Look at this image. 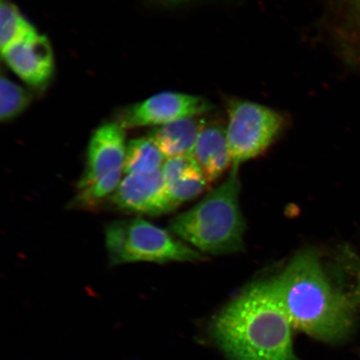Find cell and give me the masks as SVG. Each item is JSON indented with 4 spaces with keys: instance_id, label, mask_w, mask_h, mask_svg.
Returning a JSON list of instances; mask_svg holds the SVG:
<instances>
[{
    "instance_id": "6da1fadb",
    "label": "cell",
    "mask_w": 360,
    "mask_h": 360,
    "mask_svg": "<svg viewBox=\"0 0 360 360\" xmlns=\"http://www.w3.org/2000/svg\"><path fill=\"white\" fill-rule=\"evenodd\" d=\"M292 326L318 340L336 343L352 332L358 305L328 278L316 252L296 255L268 281Z\"/></svg>"
},
{
    "instance_id": "7a4b0ae2",
    "label": "cell",
    "mask_w": 360,
    "mask_h": 360,
    "mask_svg": "<svg viewBox=\"0 0 360 360\" xmlns=\"http://www.w3.org/2000/svg\"><path fill=\"white\" fill-rule=\"evenodd\" d=\"M292 323L268 281L249 286L216 315L214 339L232 360H299Z\"/></svg>"
},
{
    "instance_id": "3957f363",
    "label": "cell",
    "mask_w": 360,
    "mask_h": 360,
    "mask_svg": "<svg viewBox=\"0 0 360 360\" xmlns=\"http://www.w3.org/2000/svg\"><path fill=\"white\" fill-rule=\"evenodd\" d=\"M240 166L193 208L175 217L170 231L205 253H236L244 248L245 221L240 207Z\"/></svg>"
},
{
    "instance_id": "277c9868",
    "label": "cell",
    "mask_w": 360,
    "mask_h": 360,
    "mask_svg": "<svg viewBox=\"0 0 360 360\" xmlns=\"http://www.w3.org/2000/svg\"><path fill=\"white\" fill-rule=\"evenodd\" d=\"M105 243L111 265L195 262L202 259L199 251L143 219L110 223L105 229Z\"/></svg>"
},
{
    "instance_id": "5b68a950",
    "label": "cell",
    "mask_w": 360,
    "mask_h": 360,
    "mask_svg": "<svg viewBox=\"0 0 360 360\" xmlns=\"http://www.w3.org/2000/svg\"><path fill=\"white\" fill-rule=\"evenodd\" d=\"M228 115L227 141L236 166L266 150L285 124L280 112L246 101L229 102Z\"/></svg>"
},
{
    "instance_id": "8992f818",
    "label": "cell",
    "mask_w": 360,
    "mask_h": 360,
    "mask_svg": "<svg viewBox=\"0 0 360 360\" xmlns=\"http://www.w3.org/2000/svg\"><path fill=\"white\" fill-rule=\"evenodd\" d=\"M211 109L210 103L201 97L183 93L163 92L126 110L121 117L120 124L124 128L160 126L192 118Z\"/></svg>"
},
{
    "instance_id": "52a82bcc",
    "label": "cell",
    "mask_w": 360,
    "mask_h": 360,
    "mask_svg": "<svg viewBox=\"0 0 360 360\" xmlns=\"http://www.w3.org/2000/svg\"><path fill=\"white\" fill-rule=\"evenodd\" d=\"M125 212L157 216L175 210L161 169L148 174H128L110 199Z\"/></svg>"
},
{
    "instance_id": "ba28073f",
    "label": "cell",
    "mask_w": 360,
    "mask_h": 360,
    "mask_svg": "<svg viewBox=\"0 0 360 360\" xmlns=\"http://www.w3.org/2000/svg\"><path fill=\"white\" fill-rule=\"evenodd\" d=\"M120 123L103 124L92 134L88 146L86 166L78 183V191L105 175L124 169L127 145Z\"/></svg>"
},
{
    "instance_id": "9c48e42d",
    "label": "cell",
    "mask_w": 360,
    "mask_h": 360,
    "mask_svg": "<svg viewBox=\"0 0 360 360\" xmlns=\"http://www.w3.org/2000/svg\"><path fill=\"white\" fill-rule=\"evenodd\" d=\"M2 56L13 73L35 88L45 86L55 69L51 44L44 35L38 33L12 45Z\"/></svg>"
},
{
    "instance_id": "30bf717a",
    "label": "cell",
    "mask_w": 360,
    "mask_h": 360,
    "mask_svg": "<svg viewBox=\"0 0 360 360\" xmlns=\"http://www.w3.org/2000/svg\"><path fill=\"white\" fill-rule=\"evenodd\" d=\"M191 155L199 165L207 183L215 181L233 165L226 129L219 125H204Z\"/></svg>"
},
{
    "instance_id": "8fae6325",
    "label": "cell",
    "mask_w": 360,
    "mask_h": 360,
    "mask_svg": "<svg viewBox=\"0 0 360 360\" xmlns=\"http://www.w3.org/2000/svg\"><path fill=\"white\" fill-rule=\"evenodd\" d=\"M204 125L202 121L196 120L195 117L182 119L159 126L152 130L148 137L155 141L167 159L190 155Z\"/></svg>"
},
{
    "instance_id": "7c38bea8",
    "label": "cell",
    "mask_w": 360,
    "mask_h": 360,
    "mask_svg": "<svg viewBox=\"0 0 360 360\" xmlns=\"http://www.w3.org/2000/svg\"><path fill=\"white\" fill-rule=\"evenodd\" d=\"M165 155L150 137L133 139L128 143L124 165L126 174H148L161 169Z\"/></svg>"
},
{
    "instance_id": "4fadbf2b",
    "label": "cell",
    "mask_w": 360,
    "mask_h": 360,
    "mask_svg": "<svg viewBox=\"0 0 360 360\" xmlns=\"http://www.w3.org/2000/svg\"><path fill=\"white\" fill-rule=\"evenodd\" d=\"M37 33L15 4L2 0L0 6V49L6 52L12 45Z\"/></svg>"
},
{
    "instance_id": "5bb4252c",
    "label": "cell",
    "mask_w": 360,
    "mask_h": 360,
    "mask_svg": "<svg viewBox=\"0 0 360 360\" xmlns=\"http://www.w3.org/2000/svg\"><path fill=\"white\" fill-rule=\"evenodd\" d=\"M124 169L114 171L105 175L86 188L78 191L77 195L70 202L71 208L94 210L105 201L110 200L118 188Z\"/></svg>"
},
{
    "instance_id": "9a60e30c",
    "label": "cell",
    "mask_w": 360,
    "mask_h": 360,
    "mask_svg": "<svg viewBox=\"0 0 360 360\" xmlns=\"http://www.w3.org/2000/svg\"><path fill=\"white\" fill-rule=\"evenodd\" d=\"M30 94L6 77L0 81V120L8 122L16 118L30 105Z\"/></svg>"
},
{
    "instance_id": "2e32d148",
    "label": "cell",
    "mask_w": 360,
    "mask_h": 360,
    "mask_svg": "<svg viewBox=\"0 0 360 360\" xmlns=\"http://www.w3.org/2000/svg\"><path fill=\"white\" fill-rule=\"evenodd\" d=\"M208 183L204 174L200 172L193 173L177 180L167 186L169 199L177 209L184 202L195 199L204 192Z\"/></svg>"
},
{
    "instance_id": "e0dca14e",
    "label": "cell",
    "mask_w": 360,
    "mask_h": 360,
    "mask_svg": "<svg viewBox=\"0 0 360 360\" xmlns=\"http://www.w3.org/2000/svg\"><path fill=\"white\" fill-rule=\"evenodd\" d=\"M202 170L192 155L169 158L161 168L166 186H170L186 175Z\"/></svg>"
},
{
    "instance_id": "ac0fdd59",
    "label": "cell",
    "mask_w": 360,
    "mask_h": 360,
    "mask_svg": "<svg viewBox=\"0 0 360 360\" xmlns=\"http://www.w3.org/2000/svg\"><path fill=\"white\" fill-rule=\"evenodd\" d=\"M351 7L360 21V0H350Z\"/></svg>"
},
{
    "instance_id": "d6986e66",
    "label": "cell",
    "mask_w": 360,
    "mask_h": 360,
    "mask_svg": "<svg viewBox=\"0 0 360 360\" xmlns=\"http://www.w3.org/2000/svg\"><path fill=\"white\" fill-rule=\"evenodd\" d=\"M161 1H165V2H175V1H180V0H161Z\"/></svg>"
}]
</instances>
